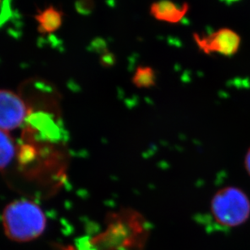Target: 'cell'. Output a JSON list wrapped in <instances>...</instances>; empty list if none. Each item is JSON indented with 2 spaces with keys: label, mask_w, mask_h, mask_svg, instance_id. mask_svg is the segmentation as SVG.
Instances as JSON below:
<instances>
[{
  "label": "cell",
  "mask_w": 250,
  "mask_h": 250,
  "mask_svg": "<svg viewBox=\"0 0 250 250\" xmlns=\"http://www.w3.org/2000/svg\"><path fill=\"white\" fill-rule=\"evenodd\" d=\"M2 224L6 236L17 243L39 238L46 227V218L39 205L29 200H17L5 207Z\"/></svg>",
  "instance_id": "obj_1"
},
{
  "label": "cell",
  "mask_w": 250,
  "mask_h": 250,
  "mask_svg": "<svg viewBox=\"0 0 250 250\" xmlns=\"http://www.w3.org/2000/svg\"><path fill=\"white\" fill-rule=\"evenodd\" d=\"M210 212L217 224L236 228L245 224L250 216V201L241 188L229 186L219 190L210 202Z\"/></svg>",
  "instance_id": "obj_2"
},
{
  "label": "cell",
  "mask_w": 250,
  "mask_h": 250,
  "mask_svg": "<svg viewBox=\"0 0 250 250\" xmlns=\"http://www.w3.org/2000/svg\"><path fill=\"white\" fill-rule=\"evenodd\" d=\"M193 39L197 47L207 55L217 53L223 56L236 55L241 46V37L230 29H220L202 36L194 34Z\"/></svg>",
  "instance_id": "obj_3"
},
{
  "label": "cell",
  "mask_w": 250,
  "mask_h": 250,
  "mask_svg": "<svg viewBox=\"0 0 250 250\" xmlns=\"http://www.w3.org/2000/svg\"><path fill=\"white\" fill-rule=\"evenodd\" d=\"M28 112L26 104L18 94L0 89V129L8 132L19 127Z\"/></svg>",
  "instance_id": "obj_4"
},
{
  "label": "cell",
  "mask_w": 250,
  "mask_h": 250,
  "mask_svg": "<svg viewBox=\"0 0 250 250\" xmlns=\"http://www.w3.org/2000/svg\"><path fill=\"white\" fill-rule=\"evenodd\" d=\"M189 9V5H178L170 0H161L154 2L150 7L152 16L160 21L178 23L184 19Z\"/></svg>",
  "instance_id": "obj_5"
},
{
  "label": "cell",
  "mask_w": 250,
  "mask_h": 250,
  "mask_svg": "<svg viewBox=\"0 0 250 250\" xmlns=\"http://www.w3.org/2000/svg\"><path fill=\"white\" fill-rule=\"evenodd\" d=\"M64 14L62 10L55 6H47L44 9L38 10L34 18L38 21V30L42 34H52L56 32L63 21Z\"/></svg>",
  "instance_id": "obj_6"
},
{
  "label": "cell",
  "mask_w": 250,
  "mask_h": 250,
  "mask_svg": "<svg viewBox=\"0 0 250 250\" xmlns=\"http://www.w3.org/2000/svg\"><path fill=\"white\" fill-rule=\"evenodd\" d=\"M16 154V146L8 132L0 129V171L7 167Z\"/></svg>",
  "instance_id": "obj_7"
},
{
  "label": "cell",
  "mask_w": 250,
  "mask_h": 250,
  "mask_svg": "<svg viewBox=\"0 0 250 250\" xmlns=\"http://www.w3.org/2000/svg\"><path fill=\"white\" fill-rule=\"evenodd\" d=\"M132 81L138 87L151 86L155 82V73L151 67H138Z\"/></svg>",
  "instance_id": "obj_8"
},
{
  "label": "cell",
  "mask_w": 250,
  "mask_h": 250,
  "mask_svg": "<svg viewBox=\"0 0 250 250\" xmlns=\"http://www.w3.org/2000/svg\"><path fill=\"white\" fill-rule=\"evenodd\" d=\"M95 3L94 0H77L75 8L82 16H89L94 12Z\"/></svg>",
  "instance_id": "obj_9"
},
{
  "label": "cell",
  "mask_w": 250,
  "mask_h": 250,
  "mask_svg": "<svg viewBox=\"0 0 250 250\" xmlns=\"http://www.w3.org/2000/svg\"><path fill=\"white\" fill-rule=\"evenodd\" d=\"M100 62L104 67H111L116 62V57L113 53H111L110 51H107L105 53L102 54Z\"/></svg>",
  "instance_id": "obj_10"
},
{
  "label": "cell",
  "mask_w": 250,
  "mask_h": 250,
  "mask_svg": "<svg viewBox=\"0 0 250 250\" xmlns=\"http://www.w3.org/2000/svg\"><path fill=\"white\" fill-rule=\"evenodd\" d=\"M245 166H246V171H247L250 176V148L249 149L248 152H247V154L246 155Z\"/></svg>",
  "instance_id": "obj_11"
},
{
  "label": "cell",
  "mask_w": 250,
  "mask_h": 250,
  "mask_svg": "<svg viewBox=\"0 0 250 250\" xmlns=\"http://www.w3.org/2000/svg\"><path fill=\"white\" fill-rule=\"evenodd\" d=\"M222 2L227 4H231V3H235V2H239L241 0H221Z\"/></svg>",
  "instance_id": "obj_12"
},
{
  "label": "cell",
  "mask_w": 250,
  "mask_h": 250,
  "mask_svg": "<svg viewBox=\"0 0 250 250\" xmlns=\"http://www.w3.org/2000/svg\"><path fill=\"white\" fill-rule=\"evenodd\" d=\"M7 0H0V7H2V4H3V2H7Z\"/></svg>",
  "instance_id": "obj_13"
}]
</instances>
